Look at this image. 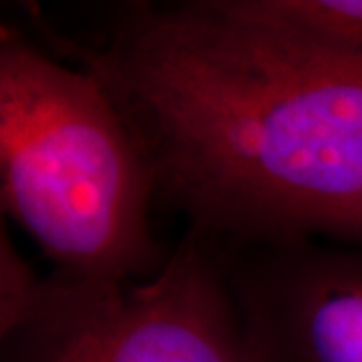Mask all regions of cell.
Returning <instances> with one entry per match:
<instances>
[{"label":"cell","mask_w":362,"mask_h":362,"mask_svg":"<svg viewBox=\"0 0 362 362\" xmlns=\"http://www.w3.org/2000/svg\"><path fill=\"white\" fill-rule=\"evenodd\" d=\"M141 149L156 202L211 242L337 240L362 199V63L221 0L123 4L103 37L35 16Z\"/></svg>","instance_id":"cell-1"},{"label":"cell","mask_w":362,"mask_h":362,"mask_svg":"<svg viewBox=\"0 0 362 362\" xmlns=\"http://www.w3.org/2000/svg\"><path fill=\"white\" fill-rule=\"evenodd\" d=\"M2 207L61 274L139 280L163 266L141 149L103 85L0 28Z\"/></svg>","instance_id":"cell-2"},{"label":"cell","mask_w":362,"mask_h":362,"mask_svg":"<svg viewBox=\"0 0 362 362\" xmlns=\"http://www.w3.org/2000/svg\"><path fill=\"white\" fill-rule=\"evenodd\" d=\"M0 362H259L211 242L187 232L147 280H40Z\"/></svg>","instance_id":"cell-3"},{"label":"cell","mask_w":362,"mask_h":362,"mask_svg":"<svg viewBox=\"0 0 362 362\" xmlns=\"http://www.w3.org/2000/svg\"><path fill=\"white\" fill-rule=\"evenodd\" d=\"M211 246L259 362H362V246L318 238Z\"/></svg>","instance_id":"cell-4"},{"label":"cell","mask_w":362,"mask_h":362,"mask_svg":"<svg viewBox=\"0 0 362 362\" xmlns=\"http://www.w3.org/2000/svg\"><path fill=\"white\" fill-rule=\"evenodd\" d=\"M233 14L362 63V0H221Z\"/></svg>","instance_id":"cell-5"},{"label":"cell","mask_w":362,"mask_h":362,"mask_svg":"<svg viewBox=\"0 0 362 362\" xmlns=\"http://www.w3.org/2000/svg\"><path fill=\"white\" fill-rule=\"evenodd\" d=\"M0 270H2V284H0V324L13 320L26 304V300L39 286V278L28 268L25 259L18 256L16 247L2 232V252H0Z\"/></svg>","instance_id":"cell-6"},{"label":"cell","mask_w":362,"mask_h":362,"mask_svg":"<svg viewBox=\"0 0 362 362\" xmlns=\"http://www.w3.org/2000/svg\"><path fill=\"white\" fill-rule=\"evenodd\" d=\"M337 242H346V244H358V246H362V199L358 202L356 209L352 211L346 226L342 228Z\"/></svg>","instance_id":"cell-7"}]
</instances>
